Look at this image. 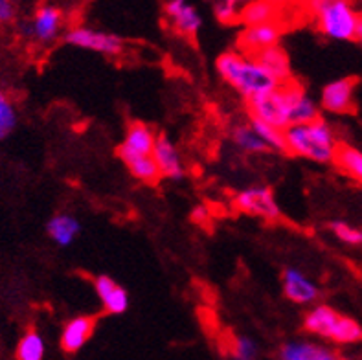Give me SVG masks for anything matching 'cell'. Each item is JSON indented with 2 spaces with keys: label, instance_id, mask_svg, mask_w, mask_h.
<instances>
[{
  "label": "cell",
  "instance_id": "obj_1",
  "mask_svg": "<svg viewBox=\"0 0 362 360\" xmlns=\"http://www.w3.org/2000/svg\"><path fill=\"white\" fill-rule=\"evenodd\" d=\"M216 70L221 79L228 83L245 100L263 96L276 91L281 83L257 63L254 55L243 52H225L216 61Z\"/></svg>",
  "mask_w": 362,
  "mask_h": 360
},
{
  "label": "cell",
  "instance_id": "obj_2",
  "mask_svg": "<svg viewBox=\"0 0 362 360\" xmlns=\"http://www.w3.org/2000/svg\"><path fill=\"white\" fill-rule=\"evenodd\" d=\"M284 140L285 153L317 164H333L340 146L335 129L324 118L289 125L284 131Z\"/></svg>",
  "mask_w": 362,
  "mask_h": 360
},
{
  "label": "cell",
  "instance_id": "obj_3",
  "mask_svg": "<svg viewBox=\"0 0 362 360\" xmlns=\"http://www.w3.org/2000/svg\"><path fill=\"white\" fill-rule=\"evenodd\" d=\"M303 6L324 37L340 42L357 39L361 17L351 0H303Z\"/></svg>",
  "mask_w": 362,
  "mask_h": 360
},
{
  "label": "cell",
  "instance_id": "obj_4",
  "mask_svg": "<svg viewBox=\"0 0 362 360\" xmlns=\"http://www.w3.org/2000/svg\"><path fill=\"white\" fill-rule=\"evenodd\" d=\"M303 329L340 346L362 342V325L329 306H315L309 309L303 316Z\"/></svg>",
  "mask_w": 362,
  "mask_h": 360
},
{
  "label": "cell",
  "instance_id": "obj_5",
  "mask_svg": "<svg viewBox=\"0 0 362 360\" xmlns=\"http://www.w3.org/2000/svg\"><path fill=\"white\" fill-rule=\"evenodd\" d=\"M247 107L250 120L269 123L285 131L293 125V79L281 83L269 94L248 100Z\"/></svg>",
  "mask_w": 362,
  "mask_h": 360
},
{
  "label": "cell",
  "instance_id": "obj_6",
  "mask_svg": "<svg viewBox=\"0 0 362 360\" xmlns=\"http://www.w3.org/2000/svg\"><path fill=\"white\" fill-rule=\"evenodd\" d=\"M64 42L79 50L94 52V54L107 55V57H116L124 52L125 45L118 35L109 32H101L96 28L78 26L72 28L64 35Z\"/></svg>",
  "mask_w": 362,
  "mask_h": 360
},
{
  "label": "cell",
  "instance_id": "obj_7",
  "mask_svg": "<svg viewBox=\"0 0 362 360\" xmlns=\"http://www.w3.org/2000/svg\"><path fill=\"white\" fill-rule=\"evenodd\" d=\"M235 208L252 217L265 221H278L281 217L280 204L269 186L245 187L235 195Z\"/></svg>",
  "mask_w": 362,
  "mask_h": 360
},
{
  "label": "cell",
  "instance_id": "obj_8",
  "mask_svg": "<svg viewBox=\"0 0 362 360\" xmlns=\"http://www.w3.org/2000/svg\"><path fill=\"white\" fill-rule=\"evenodd\" d=\"M357 83V78H340L327 83L320 92V101H318L320 109L337 116L355 112Z\"/></svg>",
  "mask_w": 362,
  "mask_h": 360
},
{
  "label": "cell",
  "instance_id": "obj_9",
  "mask_svg": "<svg viewBox=\"0 0 362 360\" xmlns=\"http://www.w3.org/2000/svg\"><path fill=\"white\" fill-rule=\"evenodd\" d=\"M63 30V11L52 4H45L37 9L32 23L23 26V33L37 42H52Z\"/></svg>",
  "mask_w": 362,
  "mask_h": 360
},
{
  "label": "cell",
  "instance_id": "obj_10",
  "mask_svg": "<svg viewBox=\"0 0 362 360\" xmlns=\"http://www.w3.org/2000/svg\"><path fill=\"white\" fill-rule=\"evenodd\" d=\"M164 17L175 33L182 37H197L202 28V17L188 0H165Z\"/></svg>",
  "mask_w": 362,
  "mask_h": 360
},
{
  "label": "cell",
  "instance_id": "obj_11",
  "mask_svg": "<svg viewBox=\"0 0 362 360\" xmlns=\"http://www.w3.org/2000/svg\"><path fill=\"white\" fill-rule=\"evenodd\" d=\"M156 132L153 127H149L144 122L129 123L125 137L122 144L118 146V155L122 162L129 158H136V156L153 155V147H155Z\"/></svg>",
  "mask_w": 362,
  "mask_h": 360
},
{
  "label": "cell",
  "instance_id": "obj_12",
  "mask_svg": "<svg viewBox=\"0 0 362 360\" xmlns=\"http://www.w3.org/2000/svg\"><path fill=\"white\" fill-rule=\"evenodd\" d=\"M281 283H284L285 298L296 306H309L315 303L320 296V289L313 279H309L302 270L298 269H285L281 274Z\"/></svg>",
  "mask_w": 362,
  "mask_h": 360
},
{
  "label": "cell",
  "instance_id": "obj_13",
  "mask_svg": "<svg viewBox=\"0 0 362 360\" xmlns=\"http://www.w3.org/2000/svg\"><path fill=\"white\" fill-rule=\"evenodd\" d=\"M284 26L280 23H265L247 26L238 39V45L243 54L254 55L257 52L265 50L269 46L280 42Z\"/></svg>",
  "mask_w": 362,
  "mask_h": 360
},
{
  "label": "cell",
  "instance_id": "obj_14",
  "mask_svg": "<svg viewBox=\"0 0 362 360\" xmlns=\"http://www.w3.org/2000/svg\"><path fill=\"white\" fill-rule=\"evenodd\" d=\"M153 158H155L162 178L170 180H180L186 173L184 162L180 158L179 147L175 146L168 134H156L155 147H153Z\"/></svg>",
  "mask_w": 362,
  "mask_h": 360
},
{
  "label": "cell",
  "instance_id": "obj_15",
  "mask_svg": "<svg viewBox=\"0 0 362 360\" xmlns=\"http://www.w3.org/2000/svg\"><path fill=\"white\" fill-rule=\"evenodd\" d=\"M98 318L90 315L76 316V318L69 320L63 327L61 333V349L69 355L78 353L79 349L87 346V342L92 338L94 331H96Z\"/></svg>",
  "mask_w": 362,
  "mask_h": 360
},
{
  "label": "cell",
  "instance_id": "obj_16",
  "mask_svg": "<svg viewBox=\"0 0 362 360\" xmlns=\"http://www.w3.org/2000/svg\"><path fill=\"white\" fill-rule=\"evenodd\" d=\"M94 289L107 315H124L129 309L127 291L110 276H98L94 279Z\"/></svg>",
  "mask_w": 362,
  "mask_h": 360
},
{
  "label": "cell",
  "instance_id": "obj_17",
  "mask_svg": "<svg viewBox=\"0 0 362 360\" xmlns=\"http://www.w3.org/2000/svg\"><path fill=\"white\" fill-rule=\"evenodd\" d=\"M285 6L278 4L274 0H248L245 8L239 13V23L245 26H254V24L265 23H280L281 11Z\"/></svg>",
  "mask_w": 362,
  "mask_h": 360
},
{
  "label": "cell",
  "instance_id": "obj_18",
  "mask_svg": "<svg viewBox=\"0 0 362 360\" xmlns=\"http://www.w3.org/2000/svg\"><path fill=\"white\" fill-rule=\"evenodd\" d=\"M256 61L262 64L267 72H271L276 79L280 83L291 81V63L289 55L285 52V48H281L280 42L278 45H272L265 50L254 54Z\"/></svg>",
  "mask_w": 362,
  "mask_h": 360
},
{
  "label": "cell",
  "instance_id": "obj_19",
  "mask_svg": "<svg viewBox=\"0 0 362 360\" xmlns=\"http://www.w3.org/2000/svg\"><path fill=\"white\" fill-rule=\"evenodd\" d=\"M81 232V223L72 214H55L46 223V233L57 246H70Z\"/></svg>",
  "mask_w": 362,
  "mask_h": 360
},
{
  "label": "cell",
  "instance_id": "obj_20",
  "mask_svg": "<svg viewBox=\"0 0 362 360\" xmlns=\"http://www.w3.org/2000/svg\"><path fill=\"white\" fill-rule=\"evenodd\" d=\"M280 360H340V356L322 344L287 342L281 346Z\"/></svg>",
  "mask_w": 362,
  "mask_h": 360
},
{
  "label": "cell",
  "instance_id": "obj_21",
  "mask_svg": "<svg viewBox=\"0 0 362 360\" xmlns=\"http://www.w3.org/2000/svg\"><path fill=\"white\" fill-rule=\"evenodd\" d=\"M230 140H232V144L239 151H243V153H250V155H265V153H271L269 146L259 137V132L254 129L252 122L235 125L232 129V132H230Z\"/></svg>",
  "mask_w": 362,
  "mask_h": 360
},
{
  "label": "cell",
  "instance_id": "obj_22",
  "mask_svg": "<svg viewBox=\"0 0 362 360\" xmlns=\"http://www.w3.org/2000/svg\"><path fill=\"white\" fill-rule=\"evenodd\" d=\"M333 164L351 180L362 186V151L348 144H340Z\"/></svg>",
  "mask_w": 362,
  "mask_h": 360
},
{
  "label": "cell",
  "instance_id": "obj_23",
  "mask_svg": "<svg viewBox=\"0 0 362 360\" xmlns=\"http://www.w3.org/2000/svg\"><path fill=\"white\" fill-rule=\"evenodd\" d=\"M127 166L129 173L133 175L136 180L144 184H149V186H155L158 184V180L162 178L160 171H158V166H156L153 155L147 156H136V158H129L124 162Z\"/></svg>",
  "mask_w": 362,
  "mask_h": 360
},
{
  "label": "cell",
  "instance_id": "obj_24",
  "mask_svg": "<svg viewBox=\"0 0 362 360\" xmlns=\"http://www.w3.org/2000/svg\"><path fill=\"white\" fill-rule=\"evenodd\" d=\"M45 359V340L35 329H30L17 346V360H42Z\"/></svg>",
  "mask_w": 362,
  "mask_h": 360
},
{
  "label": "cell",
  "instance_id": "obj_25",
  "mask_svg": "<svg viewBox=\"0 0 362 360\" xmlns=\"http://www.w3.org/2000/svg\"><path fill=\"white\" fill-rule=\"evenodd\" d=\"M216 18L223 24L239 23V13L248 0H206Z\"/></svg>",
  "mask_w": 362,
  "mask_h": 360
},
{
  "label": "cell",
  "instance_id": "obj_26",
  "mask_svg": "<svg viewBox=\"0 0 362 360\" xmlns=\"http://www.w3.org/2000/svg\"><path fill=\"white\" fill-rule=\"evenodd\" d=\"M230 360H256L257 346L252 338L248 337H232L226 347Z\"/></svg>",
  "mask_w": 362,
  "mask_h": 360
},
{
  "label": "cell",
  "instance_id": "obj_27",
  "mask_svg": "<svg viewBox=\"0 0 362 360\" xmlns=\"http://www.w3.org/2000/svg\"><path fill=\"white\" fill-rule=\"evenodd\" d=\"M327 228L340 243L348 246H362V228H357L346 221H331Z\"/></svg>",
  "mask_w": 362,
  "mask_h": 360
},
{
  "label": "cell",
  "instance_id": "obj_28",
  "mask_svg": "<svg viewBox=\"0 0 362 360\" xmlns=\"http://www.w3.org/2000/svg\"><path fill=\"white\" fill-rule=\"evenodd\" d=\"M17 125V112L11 105L9 98L6 96L4 91H0V140H4L11 134V131Z\"/></svg>",
  "mask_w": 362,
  "mask_h": 360
},
{
  "label": "cell",
  "instance_id": "obj_29",
  "mask_svg": "<svg viewBox=\"0 0 362 360\" xmlns=\"http://www.w3.org/2000/svg\"><path fill=\"white\" fill-rule=\"evenodd\" d=\"M15 18L13 0H0V23H11Z\"/></svg>",
  "mask_w": 362,
  "mask_h": 360
},
{
  "label": "cell",
  "instance_id": "obj_30",
  "mask_svg": "<svg viewBox=\"0 0 362 360\" xmlns=\"http://www.w3.org/2000/svg\"><path fill=\"white\" fill-rule=\"evenodd\" d=\"M358 30H357V39L355 41L362 46V9H358Z\"/></svg>",
  "mask_w": 362,
  "mask_h": 360
},
{
  "label": "cell",
  "instance_id": "obj_31",
  "mask_svg": "<svg viewBox=\"0 0 362 360\" xmlns=\"http://www.w3.org/2000/svg\"><path fill=\"white\" fill-rule=\"evenodd\" d=\"M204 217H206L204 208H195V211H193V219H204Z\"/></svg>",
  "mask_w": 362,
  "mask_h": 360
},
{
  "label": "cell",
  "instance_id": "obj_32",
  "mask_svg": "<svg viewBox=\"0 0 362 360\" xmlns=\"http://www.w3.org/2000/svg\"><path fill=\"white\" fill-rule=\"evenodd\" d=\"M274 2H278V4H284V6H289V4H300V2H303V0H274Z\"/></svg>",
  "mask_w": 362,
  "mask_h": 360
},
{
  "label": "cell",
  "instance_id": "obj_33",
  "mask_svg": "<svg viewBox=\"0 0 362 360\" xmlns=\"http://www.w3.org/2000/svg\"><path fill=\"white\" fill-rule=\"evenodd\" d=\"M340 360H355V359H340Z\"/></svg>",
  "mask_w": 362,
  "mask_h": 360
}]
</instances>
